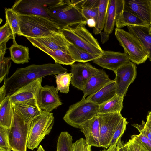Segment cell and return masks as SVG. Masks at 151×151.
I'll list each match as a JSON object with an SVG mask.
<instances>
[{
	"instance_id": "obj_1",
	"label": "cell",
	"mask_w": 151,
	"mask_h": 151,
	"mask_svg": "<svg viewBox=\"0 0 151 151\" xmlns=\"http://www.w3.org/2000/svg\"><path fill=\"white\" fill-rule=\"evenodd\" d=\"M67 71V69L57 63L32 64L18 68L9 78L4 80L6 96L11 95L22 87L38 78Z\"/></svg>"
},
{
	"instance_id": "obj_2",
	"label": "cell",
	"mask_w": 151,
	"mask_h": 151,
	"mask_svg": "<svg viewBox=\"0 0 151 151\" xmlns=\"http://www.w3.org/2000/svg\"><path fill=\"white\" fill-rule=\"evenodd\" d=\"M18 15L21 31L20 36L42 38L52 37L62 32L58 24L47 17L31 14Z\"/></svg>"
},
{
	"instance_id": "obj_3",
	"label": "cell",
	"mask_w": 151,
	"mask_h": 151,
	"mask_svg": "<svg viewBox=\"0 0 151 151\" xmlns=\"http://www.w3.org/2000/svg\"><path fill=\"white\" fill-rule=\"evenodd\" d=\"M50 18L61 29L79 25H86L87 20L81 9L76 6L69 0H58L47 9Z\"/></svg>"
},
{
	"instance_id": "obj_4",
	"label": "cell",
	"mask_w": 151,
	"mask_h": 151,
	"mask_svg": "<svg viewBox=\"0 0 151 151\" xmlns=\"http://www.w3.org/2000/svg\"><path fill=\"white\" fill-rule=\"evenodd\" d=\"M81 24L61 29L62 33L71 44L92 54L100 55L103 52L97 40Z\"/></svg>"
},
{
	"instance_id": "obj_5",
	"label": "cell",
	"mask_w": 151,
	"mask_h": 151,
	"mask_svg": "<svg viewBox=\"0 0 151 151\" xmlns=\"http://www.w3.org/2000/svg\"><path fill=\"white\" fill-rule=\"evenodd\" d=\"M54 123L53 113L42 110L41 114L31 122L29 130L27 146L33 150L51 131Z\"/></svg>"
},
{
	"instance_id": "obj_6",
	"label": "cell",
	"mask_w": 151,
	"mask_h": 151,
	"mask_svg": "<svg viewBox=\"0 0 151 151\" xmlns=\"http://www.w3.org/2000/svg\"><path fill=\"white\" fill-rule=\"evenodd\" d=\"M99 105L82 98L69 106L63 119L71 126L80 128L83 123L99 114Z\"/></svg>"
},
{
	"instance_id": "obj_7",
	"label": "cell",
	"mask_w": 151,
	"mask_h": 151,
	"mask_svg": "<svg viewBox=\"0 0 151 151\" xmlns=\"http://www.w3.org/2000/svg\"><path fill=\"white\" fill-rule=\"evenodd\" d=\"M115 35L131 62L138 65L145 62L148 58V54L140 41L133 35L116 28Z\"/></svg>"
},
{
	"instance_id": "obj_8",
	"label": "cell",
	"mask_w": 151,
	"mask_h": 151,
	"mask_svg": "<svg viewBox=\"0 0 151 151\" xmlns=\"http://www.w3.org/2000/svg\"><path fill=\"white\" fill-rule=\"evenodd\" d=\"M13 106V118L8 133L10 147L12 151H27L28 133L31 122L25 123L21 114Z\"/></svg>"
},
{
	"instance_id": "obj_9",
	"label": "cell",
	"mask_w": 151,
	"mask_h": 151,
	"mask_svg": "<svg viewBox=\"0 0 151 151\" xmlns=\"http://www.w3.org/2000/svg\"><path fill=\"white\" fill-rule=\"evenodd\" d=\"M97 115L100 127V147L107 149L123 117L120 112L98 114Z\"/></svg>"
},
{
	"instance_id": "obj_10",
	"label": "cell",
	"mask_w": 151,
	"mask_h": 151,
	"mask_svg": "<svg viewBox=\"0 0 151 151\" xmlns=\"http://www.w3.org/2000/svg\"><path fill=\"white\" fill-rule=\"evenodd\" d=\"M56 1L52 0H16L11 8L18 14L41 15L51 19L47 13V9Z\"/></svg>"
},
{
	"instance_id": "obj_11",
	"label": "cell",
	"mask_w": 151,
	"mask_h": 151,
	"mask_svg": "<svg viewBox=\"0 0 151 151\" xmlns=\"http://www.w3.org/2000/svg\"><path fill=\"white\" fill-rule=\"evenodd\" d=\"M136 69L135 64L130 61L114 72L116 94L123 97L125 96L129 86L136 78Z\"/></svg>"
},
{
	"instance_id": "obj_12",
	"label": "cell",
	"mask_w": 151,
	"mask_h": 151,
	"mask_svg": "<svg viewBox=\"0 0 151 151\" xmlns=\"http://www.w3.org/2000/svg\"><path fill=\"white\" fill-rule=\"evenodd\" d=\"M56 88L46 85L40 88L36 97L39 108L42 110L51 112L61 105L62 103L58 95Z\"/></svg>"
},
{
	"instance_id": "obj_13",
	"label": "cell",
	"mask_w": 151,
	"mask_h": 151,
	"mask_svg": "<svg viewBox=\"0 0 151 151\" xmlns=\"http://www.w3.org/2000/svg\"><path fill=\"white\" fill-rule=\"evenodd\" d=\"M70 65L72 75L70 83L73 86L82 91L89 78L99 70L88 62L74 63Z\"/></svg>"
},
{
	"instance_id": "obj_14",
	"label": "cell",
	"mask_w": 151,
	"mask_h": 151,
	"mask_svg": "<svg viewBox=\"0 0 151 151\" xmlns=\"http://www.w3.org/2000/svg\"><path fill=\"white\" fill-rule=\"evenodd\" d=\"M130 61L127 55L124 52L103 50L100 56L93 62L104 68L114 72Z\"/></svg>"
},
{
	"instance_id": "obj_15",
	"label": "cell",
	"mask_w": 151,
	"mask_h": 151,
	"mask_svg": "<svg viewBox=\"0 0 151 151\" xmlns=\"http://www.w3.org/2000/svg\"><path fill=\"white\" fill-rule=\"evenodd\" d=\"M42 77L38 78L32 81L10 95L12 102L16 103L36 101L37 96L42 86Z\"/></svg>"
},
{
	"instance_id": "obj_16",
	"label": "cell",
	"mask_w": 151,
	"mask_h": 151,
	"mask_svg": "<svg viewBox=\"0 0 151 151\" xmlns=\"http://www.w3.org/2000/svg\"><path fill=\"white\" fill-rule=\"evenodd\" d=\"M26 37L35 47H42L52 50L58 49L68 50V46L70 44L62 32L50 37L39 38Z\"/></svg>"
},
{
	"instance_id": "obj_17",
	"label": "cell",
	"mask_w": 151,
	"mask_h": 151,
	"mask_svg": "<svg viewBox=\"0 0 151 151\" xmlns=\"http://www.w3.org/2000/svg\"><path fill=\"white\" fill-rule=\"evenodd\" d=\"M79 129L85 135L87 144L91 146L101 147L100 127L97 115L83 123Z\"/></svg>"
},
{
	"instance_id": "obj_18",
	"label": "cell",
	"mask_w": 151,
	"mask_h": 151,
	"mask_svg": "<svg viewBox=\"0 0 151 151\" xmlns=\"http://www.w3.org/2000/svg\"><path fill=\"white\" fill-rule=\"evenodd\" d=\"M124 9L143 21L151 23V0H124Z\"/></svg>"
},
{
	"instance_id": "obj_19",
	"label": "cell",
	"mask_w": 151,
	"mask_h": 151,
	"mask_svg": "<svg viewBox=\"0 0 151 151\" xmlns=\"http://www.w3.org/2000/svg\"><path fill=\"white\" fill-rule=\"evenodd\" d=\"M111 80L102 69L98 71L88 80L82 90L83 95L82 99H86L87 96L94 94L105 86Z\"/></svg>"
},
{
	"instance_id": "obj_20",
	"label": "cell",
	"mask_w": 151,
	"mask_h": 151,
	"mask_svg": "<svg viewBox=\"0 0 151 151\" xmlns=\"http://www.w3.org/2000/svg\"><path fill=\"white\" fill-rule=\"evenodd\" d=\"M124 0H109L104 32L109 35L114 30L117 18L124 9Z\"/></svg>"
},
{
	"instance_id": "obj_21",
	"label": "cell",
	"mask_w": 151,
	"mask_h": 151,
	"mask_svg": "<svg viewBox=\"0 0 151 151\" xmlns=\"http://www.w3.org/2000/svg\"><path fill=\"white\" fill-rule=\"evenodd\" d=\"M128 32L133 35L140 41L148 54L151 62V29L149 26H127Z\"/></svg>"
},
{
	"instance_id": "obj_22",
	"label": "cell",
	"mask_w": 151,
	"mask_h": 151,
	"mask_svg": "<svg viewBox=\"0 0 151 151\" xmlns=\"http://www.w3.org/2000/svg\"><path fill=\"white\" fill-rule=\"evenodd\" d=\"M12 104L21 114L25 123H30L35 118L41 114L42 110L38 107L36 101L12 103Z\"/></svg>"
},
{
	"instance_id": "obj_23",
	"label": "cell",
	"mask_w": 151,
	"mask_h": 151,
	"mask_svg": "<svg viewBox=\"0 0 151 151\" xmlns=\"http://www.w3.org/2000/svg\"><path fill=\"white\" fill-rule=\"evenodd\" d=\"M116 93L115 80H111L99 91L89 96L86 99L99 105L112 98Z\"/></svg>"
},
{
	"instance_id": "obj_24",
	"label": "cell",
	"mask_w": 151,
	"mask_h": 151,
	"mask_svg": "<svg viewBox=\"0 0 151 151\" xmlns=\"http://www.w3.org/2000/svg\"><path fill=\"white\" fill-rule=\"evenodd\" d=\"M14 116L13 106L10 96L0 103V126L9 129Z\"/></svg>"
},
{
	"instance_id": "obj_25",
	"label": "cell",
	"mask_w": 151,
	"mask_h": 151,
	"mask_svg": "<svg viewBox=\"0 0 151 151\" xmlns=\"http://www.w3.org/2000/svg\"><path fill=\"white\" fill-rule=\"evenodd\" d=\"M150 24L124 9L117 17L115 24L116 28L119 29L126 26H149Z\"/></svg>"
},
{
	"instance_id": "obj_26",
	"label": "cell",
	"mask_w": 151,
	"mask_h": 151,
	"mask_svg": "<svg viewBox=\"0 0 151 151\" xmlns=\"http://www.w3.org/2000/svg\"><path fill=\"white\" fill-rule=\"evenodd\" d=\"M9 50L11 60L15 63L24 64L28 63L30 59L29 48L17 44L15 39H13V44Z\"/></svg>"
},
{
	"instance_id": "obj_27",
	"label": "cell",
	"mask_w": 151,
	"mask_h": 151,
	"mask_svg": "<svg viewBox=\"0 0 151 151\" xmlns=\"http://www.w3.org/2000/svg\"><path fill=\"white\" fill-rule=\"evenodd\" d=\"M37 48L50 56L54 60L55 63L70 65L75 62L68 50H52L42 47Z\"/></svg>"
},
{
	"instance_id": "obj_28",
	"label": "cell",
	"mask_w": 151,
	"mask_h": 151,
	"mask_svg": "<svg viewBox=\"0 0 151 151\" xmlns=\"http://www.w3.org/2000/svg\"><path fill=\"white\" fill-rule=\"evenodd\" d=\"M124 97L116 94L112 98L99 105V114L121 112Z\"/></svg>"
},
{
	"instance_id": "obj_29",
	"label": "cell",
	"mask_w": 151,
	"mask_h": 151,
	"mask_svg": "<svg viewBox=\"0 0 151 151\" xmlns=\"http://www.w3.org/2000/svg\"><path fill=\"white\" fill-rule=\"evenodd\" d=\"M109 0H99V11L96 21V25L93 28V33L99 34L104 29L107 16V13Z\"/></svg>"
},
{
	"instance_id": "obj_30",
	"label": "cell",
	"mask_w": 151,
	"mask_h": 151,
	"mask_svg": "<svg viewBox=\"0 0 151 151\" xmlns=\"http://www.w3.org/2000/svg\"><path fill=\"white\" fill-rule=\"evenodd\" d=\"M68 50L75 62L86 63L93 61L100 55L92 54L70 44Z\"/></svg>"
},
{
	"instance_id": "obj_31",
	"label": "cell",
	"mask_w": 151,
	"mask_h": 151,
	"mask_svg": "<svg viewBox=\"0 0 151 151\" xmlns=\"http://www.w3.org/2000/svg\"><path fill=\"white\" fill-rule=\"evenodd\" d=\"M57 87L58 92L65 94L69 91V86L71 83L72 74L67 72L55 75Z\"/></svg>"
},
{
	"instance_id": "obj_32",
	"label": "cell",
	"mask_w": 151,
	"mask_h": 151,
	"mask_svg": "<svg viewBox=\"0 0 151 151\" xmlns=\"http://www.w3.org/2000/svg\"><path fill=\"white\" fill-rule=\"evenodd\" d=\"M72 137L66 131L61 132L57 141V151H73Z\"/></svg>"
},
{
	"instance_id": "obj_33",
	"label": "cell",
	"mask_w": 151,
	"mask_h": 151,
	"mask_svg": "<svg viewBox=\"0 0 151 151\" xmlns=\"http://www.w3.org/2000/svg\"><path fill=\"white\" fill-rule=\"evenodd\" d=\"M6 22L10 25L14 34L20 36L21 34L19 18L18 14L12 8L5 9Z\"/></svg>"
},
{
	"instance_id": "obj_34",
	"label": "cell",
	"mask_w": 151,
	"mask_h": 151,
	"mask_svg": "<svg viewBox=\"0 0 151 151\" xmlns=\"http://www.w3.org/2000/svg\"><path fill=\"white\" fill-rule=\"evenodd\" d=\"M9 129L0 126V151H11L9 145Z\"/></svg>"
},
{
	"instance_id": "obj_35",
	"label": "cell",
	"mask_w": 151,
	"mask_h": 151,
	"mask_svg": "<svg viewBox=\"0 0 151 151\" xmlns=\"http://www.w3.org/2000/svg\"><path fill=\"white\" fill-rule=\"evenodd\" d=\"M14 34L10 25L7 22L0 28V44L7 42L10 39H15Z\"/></svg>"
},
{
	"instance_id": "obj_36",
	"label": "cell",
	"mask_w": 151,
	"mask_h": 151,
	"mask_svg": "<svg viewBox=\"0 0 151 151\" xmlns=\"http://www.w3.org/2000/svg\"><path fill=\"white\" fill-rule=\"evenodd\" d=\"M128 123L126 118L123 117L114 134L110 146L114 145L117 144L118 140L123 135Z\"/></svg>"
},
{
	"instance_id": "obj_37",
	"label": "cell",
	"mask_w": 151,
	"mask_h": 151,
	"mask_svg": "<svg viewBox=\"0 0 151 151\" xmlns=\"http://www.w3.org/2000/svg\"><path fill=\"white\" fill-rule=\"evenodd\" d=\"M11 57H4L0 59V83L6 78L9 72L11 65Z\"/></svg>"
},
{
	"instance_id": "obj_38",
	"label": "cell",
	"mask_w": 151,
	"mask_h": 151,
	"mask_svg": "<svg viewBox=\"0 0 151 151\" xmlns=\"http://www.w3.org/2000/svg\"><path fill=\"white\" fill-rule=\"evenodd\" d=\"M99 0H84L71 1L72 4L77 7L82 8H93L98 7Z\"/></svg>"
},
{
	"instance_id": "obj_39",
	"label": "cell",
	"mask_w": 151,
	"mask_h": 151,
	"mask_svg": "<svg viewBox=\"0 0 151 151\" xmlns=\"http://www.w3.org/2000/svg\"><path fill=\"white\" fill-rule=\"evenodd\" d=\"M137 140L147 151H151V140L140 133L131 136Z\"/></svg>"
},
{
	"instance_id": "obj_40",
	"label": "cell",
	"mask_w": 151,
	"mask_h": 151,
	"mask_svg": "<svg viewBox=\"0 0 151 151\" xmlns=\"http://www.w3.org/2000/svg\"><path fill=\"white\" fill-rule=\"evenodd\" d=\"M99 11L98 7L93 8H82V13L87 20L93 18L96 21Z\"/></svg>"
},
{
	"instance_id": "obj_41",
	"label": "cell",
	"mask_w": 151,
	"mask_h": 151,
	"mask_svg": "<svg viewBox=\"0 0 151 151\" xmlns=\"http://www.w3.org/2000/svg\"><path fill=\"white\" fill-rule=\"evenodd\" d=\"M127 151H147L137 140L131 136V139L127 143Z\"/></svg>"
},
{
	"instance_id": "obj_42",
	"label": "cell",
	"mask_w": 151,
	"mask_h": 151,
	"mask_svg": "<svg viewBox=\"0 0 151 151\" xmlns=\"http://www.w3.org/2000/svg\"><path fill=\"white\" fill-rule=\"evenodd\" d=\"M145 124V121L143 120L141 124H135L132 125L137 129L140 133L151 140V131Z\"/></svg>"
},
{
	"instance_id": "obj_43",
	"label": "cell",
	"mask_w": 151,
	"mask_h": 151,
	"mask_svg": "<svg viewBox=\"0 0 151 151\" xmlns=\"http://www.w3.org/2000/svg\"><path fill=\"white\" fill-rule=\"evenodd\" d=\"M86 144L85 139L81 138L73 143V151H84Z\"/></svg>"
},
{
	"instance_id": "obj_44",
	"label": "cell",
	"mask_w": 151,
	"mask_h": 151,
	"mask_svg": "<svg viewBox=\"0 0 151 151\" xmlns=\"http://www.w3.org/2000/svg\"><path fill=\"white\" fill-rule=\"evenodd\" d=\"M6 96L5 83L4 81L3 85L0 88V103L4 99Z\"/></svg>"
},
{
	"instance_id": "obj_45",
	"label": "cell",
	"mask_w": 151,
	"mask_h": 151,
	"mask_svg": "<svg viewBox=\"0 0 151 151\" xmlns=\"http://www.w3.org/2000/svg\"><path fill=\"white\" fill-rule=\"evenodd\" d=\"M119 149V144L117 142L116 144L114 145H111L107 149H104L101 151H118Z\"/></svg>"
},
{
	"instance_id": "obj_46",
	"label": "cell",
	"mask_w": 151,
	"mask_h": 151,
	"mask_svg": "<svg viewBox=\"0 0 151 151\" xmlns=\"http://www.w3.org/2000/svg\"><path fill=\"white\" fill-rule=\"evenodd\" d=\"M118 142L119 145L118 151H127L128 146L127 143L123 144L122 142L121 138L118 140Z\"/></svg>"
},
{
	"instance_id": "obj_47",
	"label": "cell",
	"mask_w": 151,
	"mask_h": 151,
	"mask_svg": "<svg viewBox=\"0 0 151 151\" xmlns=\"http://www.w3.org/2000/svg\"><path fill=\"white\" fill-rule=\"evenodd\" d=\"M145 126L151 131V111L150 112L147 116Z\"/></svg>"
},
{
	"instance_id": "obj_48",
	"label": "cell",
	"mask_w": 151,
	"mask_h": 151,
	"mask_svg": "<svg viewBox=\"0 0 151 151\" xmlns=\"http://www.w3.org/2000/svg\"><path fill=\"white\" fill-rule=\"evenodd\" d=\"M100 34L101 35V42L102 43H104L108 40L109 35L105 33L104 32H101Z\"/></svg>"
},
{
	"instance_id": "obj_49",
	"label": "cell",
	"mask_w": 151,
	"mask_h": 151,
	"mask_svg": "<svg viewBox=\"0 0 151 151\" xmlns=\"http://www.w3.org/2000/svg\"><path fill=\"white\" fill-rule=\"evenodd\" d=\"M87 24L89 27L94 28L96 25V21L93 18L88 19L87 20Z\"/></svg>"
},
{
	"instance_id": "obj_50",
	"label": "cell",
	"mask_w": 151,
	"mask_h": 151,
	"mask_svg": "<svg viewBox=\"0 0 151 151\" xmlns=\"http://www.w3.org/2000/svg\"><path fill=\"white\" fill-rule=\"evenodd\" d=\"M91 146L87 144L86 143L85 146L84 151H91Z\"/></svg>"
},
{
	"instance_id": "obj_51",
	"label": "cell",
	"mask_w": 151,
	"mask_h": 151,
	"mask_svg": "<svg viewBox=\"0 0 151 151\" xmlns=\"http://www.w3.org/2000/svg\"><path fill=\"white\" fill-rule=\"evenodd\" d=\"M37 151H45L42 146L41 145H40L38 148Z\"/></svg>"
},
{
	"instance_id": "obj_52",
	"label": "cell",
	"mask_w": 151,
	"mask_h": 151,
	"mask_svg": "<svg viewBox=\"0 0 151 151\" xmlns=\"http://www.w3.org/2000/svg\"><path fill=\"white\" fill-rule=\"evenodd\" d=\"M149 27L151 29V23L150 24V25H149Z\"/></svg>"
}]
</instances>
